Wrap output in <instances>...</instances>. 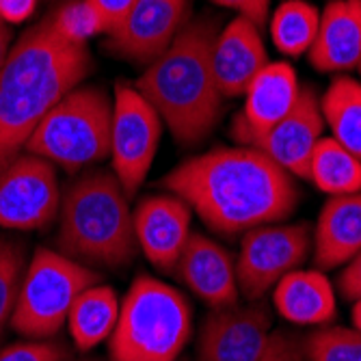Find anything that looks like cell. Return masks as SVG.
<instances>
[{
	"label": "cell",
	"mask_w": 361,
	"mask_h": 361,
	"mask_svg": "<svg viewBox=\"0 0 361 361\" xmlns=\"http://www.w3.org/2000/svg\"><path fill=\"white\" fill-rule=\"evenodd\" d=\"M305 361H361V331L355 326H329L303 338Z\"/></svg>",
	"instance_id": "d4e9b609"
},
{
	"label": "cell",
	"mask_w": 361,
	"mask_h": 361,
	"mask_svg": "<svg viewBox=\"0 0 361 361\" xmlns=\"http://www.w3.org/2000/svg\"><path fill=\"white\" fill-rule=\"evenodd\" d=\"M312 251V229L307 223H271L243 234L236 259L240 297L262 301L288 273L301 269Z\"/></svg>",
	"instance_id": "ba28073f"
},
{
	"label": "cell",
	"mask_w": 361,
	"mask_h": 361,
	"mask_svg": "<svg viewBox=\"0 0 361 361\" xmlns=\"http://www.w3.org/2000/svg\"><path fill=\"white\" fill-rule=\"evenodd\" d=\"M167 192L214 234L232 238L286 221L299 204V186L277 162L253 147H216L184 160L162 180Z\"/></svg>",
	"instance_id": "6da1fadb"
},
{
	"label": "cell",
	"mask_w": 361,
	"mask_h": 361,
	"mask_svg": "<svg viewBox=\"0 0 361 361\" xmlns=\"http://www.w3.org/2000/svg\"><path fill=\"white\" fill-rule=\"evenodd\" d=\"M119 307L121 301L117 292L102 281L82 290L65 322L74 346L80 353H89L97 344L109 342L119 318Z\"/></svg>",
	"instance_id": "44dd1931"
},
{
	"label": "cell",
	"mask_w": 361,
	"mask_h": 361,
	"mask_svg": "<svg viewBox=\"0 0 361 361\" xmlns=\"http://www.w3.org/2000/svg\"><path fill=\"white\" fill-rule=\"evenodd\" d=\"M307 180L329 197L361 190V160L336 139L322 137L312 154Z\"/></svg>",
	"instance_id": "603a6c76"
},
{
	"label": "cell",
	"mask_w": 361,
	"mask_h": 361,
	"mask_svg": "<svg viewBox=\"0 0 361 361\" xmlns=\"http://www.w3.org/2000/svg\"><path fill=\"white\" fill-rule=\"evenodd\" d=\"M39 0H0V20H5L9 26L26 22L37 9Z\"/></svg>",
	"instance_id": "d6a6232c"
},
{
	"label": "cell",
	"mask_w": 361,
	"mask_h": 361,
	"mask_svg": "<svg viewBox=\"0 0 361 361\" xmlns=\"http://www.w3.org/2000/svg\"><path fill=\"white\" fill-rule=\"evenodd\" d=\"M307 59L322 74L350 72L361 63V0H331L320 11Z\"/></svg>",
	"instance_id": "ac0fdd59"
},
{
	"label": "cell",
	"mask_w": 361,
	"mask_h": 361,
	"mask_svg": "<svg viewBox=\"0 0 361 361\" xmlns=\"http://www.w3.org/2000/svg\"><path fill=\"white\" fill-rule=\"evenodd\" d=\"M56 251L85 267L123 269L139 247L130 197L113 171L78 173L61 192Z\"/></svg>",
	"instance_id": "277c9868"
},
{
	"label": "cell",
	"mask_w": 361,
	"mask_h": 361,
	"mask_svg": "<svg viewBox=\"0 0 361 361\" xmlns=\"http://www.w3.org/2000/svg\"><path fill=\"white\" fill-rule=\"evenodd\" d=\"M312 249L318 271L344 267L361 251V190L324 202L312 232Z\"/></svg>",
	"instance_id": "d6986e66"
},
{
	"label": "cell",
	"mask_w": 361,
	"mask_h": 361,
	"mask_svg": "<svg viewBox=\"0 0 361 361\" xmlns=\"http://www.w3.org/2000/svg\"><path fill=\"white\" fill-rule=\"evenodd\" d=\"M338 283H340V292L344 299L353 303L361 299V251L348 262V264H344V271L340 273Z\"/></svg>",
	"instance_id": "1f68e13d"
},
{
	"label": "cell",
	"mask_w": 361,
	"mask_h": 361,
	"mask_svg": "<svg viewBox=\"0 0 361 361\" xmlns=\"http://www.w3.org/2000/svg\"><path fill=\"white\" fill-rule=\"evenodd\" d=\"M190 0H137L109 35V48L137 65H149L165 52L190 20Z\"/></svg>",
	"instance_id": "7c38bea8"
},
{
	"label": "cell",
	"mask_w": 361,
	"mask_h": 361,
	"mask_svg": "<svg viewBox=\"0 0 361 361\" xmlns=\"http://www.w3.org/2000/svg\"><path fill=\"white\" fill-rule=\"evenodd\" d=\"M192 210L180 197L147 195L133 210L137 247L147 257V262L162 271L173 273L182 255V249L190 236Z\"/></svg>",
	"instance_id": "5bb4252c"
},
{
	"label": "cell",
	"mask_w": 361,
	"mask_h": 361,
	"mask_svg": "<svg viewBox=\"0 0 361 361\" xmlns=\"http://www.w3.org/2000/svg\"><path fill=\"white\" fill-rule=\"evenodd\" d=\"M111 123L113 97L102 87L78 85L39 121L24 152L80 173L111 154Z\"/></svg>",
	"instance_id": "8992f818"
},
{
	"label": "cell",
	"mask_w": 361,
	"mask_h": 361,
	"mask_svg": "<svg viewBox=\"0 0 361 361\" xmlns=\"http://www.w3.org/2000/svg\"><path fill=\"white\" fill-rule=\"evenodd\" d=\"M301 95L299 76L290 63H269L245 91V109L234 119L232 137L240 145L245 139L262 135L281 121Z\"/></svg>",
	"instance_id": "e0dca14e"
},
{
	"label": "cell",
	"mask_w": 361,
	"mask_h": 361,
	"mask_svg": "<svg viewBox=\"0 0 361 361\" xmlns=\"http://www.w3.org/2000/svg\"><path fill=\"white\" fill-rule=\"evenodd\" d=\"M359 74H361V63H359Z\"/></svg>",
	"instance_id": "74e56055"
},
{
	"label": "cell",
	"mask_w": 361,
	"mask_h": 361,
	"mask_svg": "<svg viewBox=\"0 0 361 361\" xmlns=\"http://www.w3.org/2000/svg\"><path fill=\"white\" fill-rule=\"evenodd\" d=\"M178 361H190V359H186V357H180Z\"/></svg>",
	"instance_id": "8d00e7d4"
},
{
	"label": "cell",
	"mask_w": 361,
	"mask_h": 361,
	"mask_svg": "<svg viewBox=\"0 0 361 361\" xmlns=\"http://www.w3.org/2000/svg\"><path fill=\"white\" fill-rule=\"evenodd\" d=\"M24 269V245L13 238H0V338L5 336V329L11 324Z\"/></svg>",
	"instance_id": "484cf974"
},
{
	"label": "cell",
	"mask_w": 361,
	"mask_h": 361,
	"mask_svg": "<svg viewBox=\"0 0 361 361\" xmlns=\"http://www.w3.org/2000/svg\"><path fill=\"white\" fill-rule=\"evenodd\" d=\"M48 20L65 42L78 46H87L91 37L104 32V24L89 0H65L59 9L48 13Z\"/></svg>",
	"instance_id": "4316f807"
},
{
	"label": "cell",
	"mask_w": 361,
	"mask_h": 361,
	"mask_svg": "<svg viewBox=\"0 0 361 361\" xmlns=\"http://www.w3.org/2000/svg\"><path fill=\"white\" fill-rule=\"evenodd\" d=\"M353 326L361 331V299L353 303Z\"/></svg>",
	"instance_id": "e575fe53"
},
{
	"label": "cell",
	"mask_w": 361,
	"mask_h": 361,
	"mask_svg": "<svg viewBox=\"0 0 361 361\" xmlns=\"http://www.w3.org/2000/svg\"><path fill=\"white\" fill-rule=\"evenodd\" d=\"M100 281L95 269L56 249L37 247L24 269L9 326L26 340H56L78 294Z\"/></svg>",
	"instance_id": "52a82bcc"
},
{
	"label": "cell",
	"mask_w": 361,
	"mask_h": 361,
	"mask_svg": "<svg viewBox=\"0 0 361 361\" xmlns=\"http://www.w3.org/2000/svg\"><path fill=\"white\" fill-rule=\"evenodd\" d=\"M65 344L56 340H24L0 350V361H63Z\"/></svg>",
	"instance_id": "83f0119b"
},
{
	"label": "cell",
	"mask_w": 361,
	"mask_h": 361,
	"mask_svg": "<svg viewBox=\"0 0 361 361\" xmlns=\"http://www.w3.org/2000/svg\"><path fill=\"white\" fill-rule=\"evenodd\" d=\"M214 5L223 7V9H232L238 16L251 20L253 24H257L259 28L269 22V13H271V0H212Z\"/></svg>",
	"instance_id": "4dcf8cb0"
},
{
	"label": "cell",
	"mask_w": 361,
	"mask_h": 361,
	"mask_svg": "<svg viewBox=\"0 0 361 361\" xmlns=\"http://www.w3.org/2000/svg\"><path fill=\"white\" fill-rule=\"evenodd\" d=\"M91 7L100 16L102 24H104V32L111 35V32L123 22V18L130 13V9L135 7L137 0H89Z\"/></svg>",
	"instance_id": "f546056e"
},
{
	"label": "cell",
	"mask_w": 361,
	"mask_h": 361,
	"mask_svg": "<svg viewBox=\"0 0 361 361\" xmlns=\"http://www.w3.org/2000/svg\"><path fill=\"white\" fill-rule=\"evenodd\" d=\"M324 119L320 100L312 87H301V95L292 111L262 135L245 139L243 147H253L269 156L292 178L307 180L310 160L316 143L322 139Z\"/></svg>",
	"instance_id": "4fadbf2b"
},
{
	"label": "cell",
	"mask_w": 361,
	"mask_h": 361,
	"mask_svg": "<svg viewBox=\"0 0 361 361\" xmlns=\"http://www.w3.org/2000/svg\"><path fill=\"white\" fill-rule=\"evenodd\" d=\"M277 314L301 326H324L336 320L338 301L331 281L322 271H292L273 288Z\"/></svg>",
	"instance_id": "ffe728a7"
},
{
	"label": "cell",
	"mask_w": 361,
	"mask_h": 361,
	"mask_svg": "<svg viewBox=\"0 0 361 361\" xmlns=\"http://www.w3.org/2000/svg\"><path fill=\"white\" fill-rule=\"evenodd\" d=\"M259 361H305L303 338L283 329H273L267 350L259 357Z\"/></svg>",
	"instance_id": "f1b7e54d"
},
{
	"label": "cell",
	"mask_w": 361,
	"mask_h": 361,
	"mask_svg": "<svg viewBox=\"0 0 361 361\" xmlns=\"http://www.w3.org/2000/svg\"><path fill=\"white\" fill-rule=\"evenodd\" d=\"M173 273L210 310L240 303L234 255L202 232H190Z\"/></svg>",
	"instance_id": "9a60e30c"
},
{
	"label": "cell",
	"mask_w": 361,
	"mask_h": 361,
	"mask_svg": "<svg viewBox=\"0 0 361 361\" xmlns=\"http://www.w3.org/2000/svg\"><path fill=\"white\" fill-rule=\"evenodd\" d=\"M271 334L273 316L262 301L212 310L197 338V361H259Z\"/></svg>",
	"instance_id": "8fae6325"
},
{
	"label": "cell",
	"mask_w": 361,
	"mask_h": 361,
	"mask_svg": "<svg viewBox=\"0 0 361 361\" xmlns=\"http://www.w3.org/2000/svg\"><path fill=\"white\" fill-rule=\"evenodd\" d=\"M320 24V11L307 0H286L271 16V39L286 56H303L310 52Z\"/></svg>",
	"instance_id": "cb8c5ba5"
},
{
	"label": "cell",
	"mask_w": 361,
	"mask_h": 361,
	"mask_svg": "<svg viewBox=\"0 0 361 361\" xmlns=\"http://www.w3.org/2000/svg\"><path fill=\"white\" fill-rule=\"evenodd\" d=\"M63 361H100V359H95V357H78V359H70V357H65Z\"/></svg>",
	"instance_id": "d590c367"
},
{
	"label": "cell",
	"mask_w": 361,
	"mask_h": 361,
	"mask_svg": "<svg viewBox=\"0 0 361 361\" xmlns=\"http://www.w3.org/2000/svg\"><path fill=\"white\" fill-rule=\"evenodd\" d=\"M212 18H192L156 61L145 65L137 91L156 109L178 143L197 145L216 128L223 93L212 70Z\"/></svg>",
	"instance_id": "3957f363"
},
{
	"label": "cell",
	"mask_w": 361,
	"mask_h": 361,
	"mask_svg": "<svg viewBox=\"0 0 361 361\" xmlns=\"http://www.w3.org/2000/svg\"><path fill=\"white\" fill-rule=\"evenodd\" d=\"M320 113L331 139L361 160V82L338 76L320 97Z\"/></svg>",
	"instance_id": "7402d4cb"
},
{
	"label": "cell",
	"mask_w": 361,
	"mask_h": 361,
	"mask_svg": "<svg viewBox=\"0 0 361 361\" xmlns=\"http://www.w3.org/2000/svg\"><path fill=\"white\" fill-rule=\"evenodd\" d=\"M89 72V48L65 42L48 16L24 30L0 70V171L24 152L39 121Z\"/></svg>",
	"instance_id": "7a4b0ae2"
},
{
	"label": "cell",
	"mask_w": 361,
	"mask_h": 361,
	"mask_svg": "<svg viewBox=\"0 0 361 361\" xmlns=\"http://www.w3.org/2000/svg\"><path fill=\"white\" fill-rule=\"evenodd\" d=\"M192 334V307L173 286L139 275L109 338L111 361H178Z\"/></svg>",
	"instance_id": "5b68a950"
},
{
	"label": "cell",
	"mask_w": 361,
	"mask_h": 361,
	"mask_svg": "<svg viewBox=\"0 0 361 361\" xmlns=\"http://www.w3.org/2000/svg\"><path fill=\"white\" fill-rule=\"evenodd\" d=\"M61 192L52 162L22 152L0 171V227L13 232L48 227L59 214Z\"/></svg>",
	"instance_id": "30bf717a"
},
{
	"label": "cell",
	"mask_w": 361,
	"mask_h": 361,
	"mask_svg": "<svg viewBox=\"0 0 361 361\" xmlns=\"http://www.w3.org/2000/svg\"><path fill=\"white\" fill-rule=\"evenodd\" d=\"M162 119L156 109L130 85H115L111 123V165L126 195L133 200L147 180L158 154Z\"/></svg>",
	"instance_id": "9c48e42d"
},
{
	"label": "cell",
	"mask_w": 361,
	"mask_h": 361,
	"mask_svg": "<svg viewBox=\"0 0 361 361\" xmlns=\"http://www.w3.org/2000/svg\"><path fill=\"white\" fill-rule=\"evenodd\" d=\"M13 42V32H11V26L5 22V20H0V70H3V65L11 52V44Z\"/></svg>",
	"instance_id": "836d02e7"
},
{
	"label": "cell",
	"mask_w": 361,
	"mask_h": 361,
	"mask_svg": "<svg viewBox=\"0 0 361 361\" xmlns=\"http://www.w3.org/2000/svg\"><path fill=\"white\" fill-rule=\"evenodd\" d=\"M271 63L259 26L236 16L216 32L212 46V70L223 97L245 95L251 80Z\"/></svg>",
	"instance_id": "2e32d148"
}]
</instances>
